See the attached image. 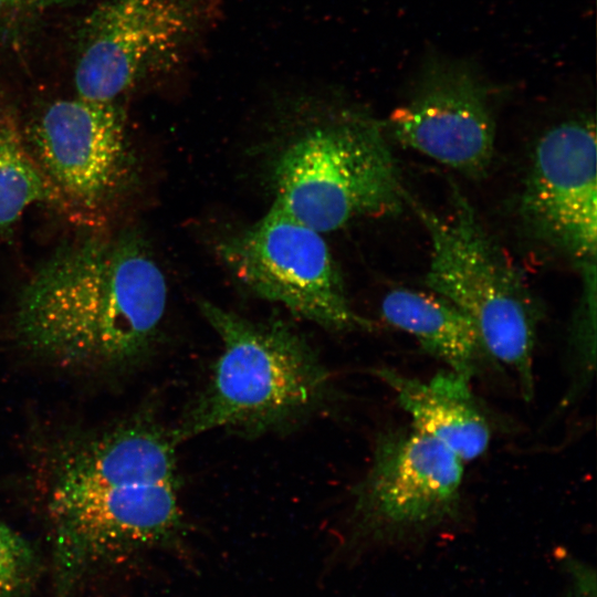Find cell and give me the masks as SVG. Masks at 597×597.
Wrapping results in <instances>:
<instances>
[{
    "label": "cell",
    "mask_w": 597,
    "mask_h": 597,
    "mask_svg": "<svg viewBox=\"0 0 597 597\" xmlns=\"http://www.w3.org/2000/svg\"><path fill=\"white\" fill-rule=\"evenodd\" d=\"M385 132L352 111L303 130L274 164L273 203L321 233L400 212L408 195Z\"/></svg>",
    "instance_id": "cell-4"
},
{
    "label": "cell",
    "mask_w": 597,
    "mask_h": 597,
    "mask_svg": "<svg viewBox=\"0 0 597 597\" xmlns=\"http://www.w3.org/2000/svg\"><path fill=\"white\" fill-rule=\"evenodd\" d=\"M575 597H596L595 580L589 583L588 575H577Z\"/></svg>",
    "instance_id": "cell-17"
},
{
    "label": "cell",
    "mask_w": 597,
    "mask_h": 597,
    "mask_svg": "<svg viewBox=\"0 0 597 597\" xmlns=\"http://www.w3.org/2000/svg\"><path fill=\"white\" fill-rule=\"evenodd\" d=\"M374 374L392 390L413 428L446 446L464 463L488 450L491 423L472 392L470 379L448 369L429 380L390 367L376 368Z\"/></svg>",
    "instance_id": "cell-12"
},
{
    "label": "cell",
    "mask_w": 597,
    "mask_h": 597,
    "mask_svg": "<svg viewBox=\"0 0 597 597\" xmlns=\"http://www.w3.org/2000/svg\"><path fill=\"white\" fill-rule=\"evenodd\" d=\"M30 547L14 531L0 522V597L20 591L30 578Z\"/></svg>",
    "instance_id": "cell-15"
},
{
    "label": "cell",
    "mask_w": 597,
    "mask_h": 597,
    "mask_svg": "<svg viewBox=\"0 0 597 597\" xmlns=\"http://www.w3.org/2000/svg\"><path fill=\"white\" fill-rule=\"evenodd\" d=\"M385 129L402 146L465 177L481 178L495 149L491 92L463 62L429 59Z\"/></svg>",
    "instance_id": "cell-10"
},
{
    "label": "cell",
    "mask_w": 597,
    "mask_h": 597,
    "mask_svg": "<svg viewBox=\"0 0 597 597\" xmlns=\"http://www.w3.org/2000/svg\"><path fill=\"white\" fill-rule=\"evenodd\" d=\"M408 201L430 239L426 286L471 320L492 358L509 369L523 399L531 401L542 312L519 270L455 185L447 214Z\"/></svg>",
    "instance_id": "cell-3"
},
{
    "label": "cell",
    "mask_w": 597,
    "mask_h": 597,
    "mask_svg": "<svg viewBox=\"0 0 597 597\" xmlns=\"http://www.w3.org/2000/svg\"><path fill=\"white\" fill-rule=\"evenodd\" d=\"M24 135L65 212L97 217L130 181L134 159L117 102L57 100Z\"/></svg>",
    "instance_id": "cell-7"
},
{
    "label": "cell",
    "mask_w": 597,
    "mask_h": 597,
    "mask_svg": "<svg viewBox=\"0 0 597 597\" xmlns=\"http://www.w3.org/2000/svg\"><path fill=\"white\" fill-rule=\"evenodd\" d=\"M199 308L222 347L208 385L174 429L179 443L214 429L250 438L285 431L328 401L331 374L287 323L253 322L209 301Z\"/></svg>",
    "instance_id": "cell-2"
},
{
    "label": "cell",
    "mask_w": 597,
    "mask_h": 597,
    "mask_svg": "<svg viewBox=\"0 0 597 597\" xmlns=\"http://www.w3.org/2000/svg\"><path fill=\"white\" fill-rule=\"evenodd\" d=\"M42 203L62 210L22 127L11 113L0 109V229L11 227L27 210Z\"/></svg>",
    "instance_id": "cell-14"
},
{
    "label": "cell",
    "mask_w": 597,
    "mask_h": 597,
    "mask_svg": "<svg viewBox=\"0 0 597 597\" xmlns=\"http://www.w3.org/2000/svg\"><path fill=\"white\" fill-rule=\"evenodd\" d=\"M593 117L577 116L548 128L532 154L520 211L545 244L596 270L597 174Z\"/></svg>",
    "instance_id": "cell-11"
},
{
    "label": "cell",
    "mask_w": 597,
    "mask_h": 597,
    "mask_svg": "<svg viewBox=\"0 0 597 597\" xmlns=\"http://www.w3.org/2000/svg\"><path fill=\"white\" fill-rule=\"evenodd\" d=\"M176 490L57 470L49 511L66 551L102 556L179 542L185 525Z\"/></svg>",
    "instance_id": "cell-9"
},
{
    "label": "cell",
    "mask_w": 597,
    "mask_h": 597,
    "mask_svg": "<svg viewBox=\"0 0 597 597\" xmlns=\"http://www.w3.org/2000/svg\"><path fill=\"white\" fill-rule=\"evenodd\" d=\"M234 276L261 298L335 332L369 329L346 296L322 233L273 203L255 223L218 245Z\"/></svg>",
    "instance_id": "cell-6"
},
{
    "label": "cell",
    "mask_w": 597,
    "mask_h": 597,
    "mask_svg": "<svg viewBox=\"0 0 597 597\" xmlns=\"http://www.w3.org/2000/svg\"><path fill=\"white\" fill-rule=\"evenodd\" d=\"M166 304L165 275L140 237L88 234L38 268L20 295L17 329L61 363L128 364L155 342Z\"/></svg>",
    "instance_id": "cell-1"
},
{
    "label": "cell",
    "mask_w": 597,
    "mask_h": 597,
    "mask_svg": "<svg viewBox=\"0 0 597 597\" xmlns=\"http://www.w3.org/2000/svg\"><path fill=\"white\" fill-rule=\"evenodd\" d=\"M464 462L410 423L384 429L353 489L350 524L358 540L396 543L426 536L461 512Z\"/></svg>",
    "instance_id": "cell-5"
},
{
    "label": "cell",
    "mask_w": 597,
    "mask_h": 597,
    "mask_svg": "<svg viewBox=\"0 0 597 597\" xmlns=\"http://www.w3.org/2000/svg\"><path fill=\"white\" fill-rule=\"evenodd\" d=\"M384 321L412 336L448 370L468 379L498 365L471 320L457 306L433 292L397 287L380 304Z\"/></svg>",
    "instance_id": "cell-13"
},
{
    "label": "cell",
    "mask_w": 597,
    "mask_h": 597,
    "mask_svg": "<svg viewBox=\"0 0 597 597\" xmlns=\"http://www.w3.org/2000/svg\"><path fill=\"white\" fill-rule=\"evenodd\" d=\"M66 0H0V15H17L40 11Z\"/></svg>",
    "instance_id": "cell-16"
},
{
    "label": "cell",
    "mask_w": 597,
    "mask_h": 597,
    "mask_svg": "<svg viewBox=\"0 0 597 597\" xmlns=\"http://www.w3.org/2000/svg\"><path fill=\"white\" fill-rule=\"evenodd\" d=\"M197 0H107L80 31L76 96L117 98L171 63L199 25Z\"/></svg>",
    "instance_id": "cell-8"
}]
</instances>
